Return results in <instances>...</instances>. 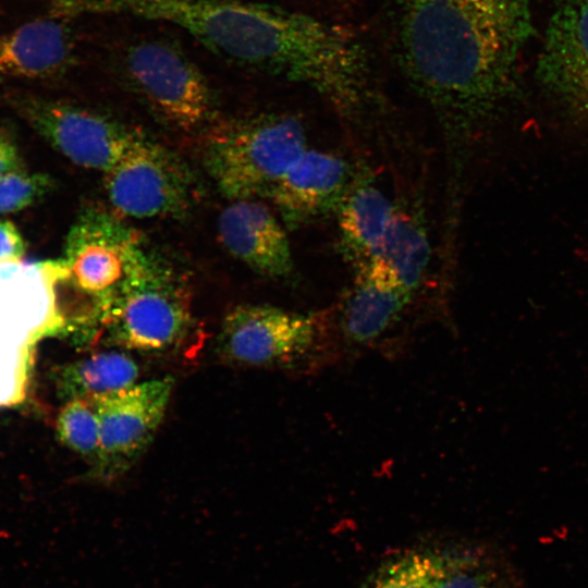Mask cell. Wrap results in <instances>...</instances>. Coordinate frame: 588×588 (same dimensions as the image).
Segmentation results:
<instances>
[{
	"label": "cell",
	"instance_id": "obj_1",
	"mask_svg": "<svg viewBox=\"0 0 588 588\" xmlns=\"http://www.w3.org/2000/svg\"><path fill=\"white\" fill-rule=\"evenodd\" d=\"M532 34L530 0H395L397 63L457 162L517 96Z\"/></svg>",
	"mask_w": 588,
	"mask_h": 588
},
{
	"label": "cell",
	"instance_id": "obj_2",
	"mask_svg": "<svg viewBox=\"0 0 588 588\" xmlns=\"http://www.w3.org/2000/svg\"><path fill=\"white\" fill-rule=\"evenodd\" d=\"M65 17L127 15L174 25L212 53L298 83L341 115L360 110L376 78L366 47L341 25L245 0H52Z\"/></svg>",
	"mask_w": 588,
	"mask_h": 588
},
{
	"label": "cell",
	"instance_id": "obj_3",
	"mask_svg": "<svg viewBox=\"0 0 588 588\" xmlns=\"http://www.w3.org/2000/svg\"><path fill=\"white\" fill-rule=\"evenodd\" d=\"M301 120L261 113L212 124L204 136L205 168L231 200L268 197L306 150Z\"/></svg>",
	"mask_w": 588,
	"mask_h": 588
},
{
	"label": "cell",
	"instance_id": "obj_4",
	"mask_svg": "<svg viewBox=\"0 0 588 588\" xmlns=\"http://www.w3.org/2000/svg\"><path fill=\"white\" fill-rule=\"evenodd\" d=\"M193 323L185 286L146 254L105 308L98 327L110 345L155 353L181 345Z\"/></svg>",
	"mask_w": 588,
	"mask_h": 588
},
{
	"label": "cell",
	"instance_id": "obj_5",
	"mask_svg": "<svg viewBox=\"0 0 588 588\" xmlns=\"http://www.w3.org/2000/svg\"><path fill=\"white\" fill-rule=\"evenodd\" d=\"M329 340L321 314L240 305L224 317L217 350L224 359L243 366L310 368L327 354Z\"/></svg>",
	"mask_w": 588,
	"mask_h": 588
},
{
	"label": "cell",
	"instance_id": "obj_6",
	"mask_svg": "<svg viewBox=\"0 0 588 588\" xmlns=\"http://www.w3.org/2000/svg\"><path fill=\"white\" fill-rule=\"evenodd\" d=\"M2 101L73 163L106 173L142 136L105 114L21 89L0 91Z\"/></svg>",
	"mask_w": 588,
	"mask_h": 588
},
{
	"label": "cell",
	"instance_id": "obj_7",
	"mask_svg": "<svg viewBox=\"0 0 588 588\" xmlns=\"http://www.w3.org/2000/svg\"><path fill=\"white\" fill-rule=\"evenodd\" d=\"M121 70L151 109L175 128L196 131L210 120V86L177 46L161 39L134 42L122 56Z\"/></svg>",
	"mask_w": 588,
	"mask_h": 588
},
{
	"label": "cell",
	"instance_id": "obj_8",
	"mask_svg": "<svg viewBox=\"0 0 588 588\" xmlns=\"http://www.w3.org/2000/svg\"><path fill=\"white\" fill-rule=\"evenodd\" d=\"M145 256L139 236L118 213L93 207L72 226L61 264L65 280L98 307L101 317Z\"/></svg>",
	"mask_w": 588,
	"mask_h": 588
},
{
	"label": "cell",
	"instance_id": "obj_9",
	"mask_svg": "<svg viewBox=\"0 0 588 588\" xmlns=\"http://www.w3.org/2000/svg\"><path fill=\"white\" fill-rule=\"evenodd\" d=\"M103 174L110 204L127 217L180 215L194 192L192 176L179 157L144 135Z\"/></svg>",
	"mask_w": 588,
	"mask_h": 588
},
{
	"label": "cell",
	"instance_id": "obj_10",
	"mask_svg": "<svg viewBox=\"0 0 588 588\" xmlns=\"http://www.w3.org/2000/svg\"><path fill=\"white\" fill-rule=\"evenodd\" d=\"M173 385L171 377L151 379L89 400L99 421L95 465L101 476L124 471L143 453L164 417Z\"/></svg>",
	"mask_w": 588,
	"mask_h": 588
},
{
	"label": "cell",
	"instance_id": "obj_11",
	"mask_svg": "<svg viewBox=\"0 0 588 588\" xmlns=\"http://www.w3.org/2000/svg\"><path fill=\"white\" fill-rule=\"evenodd\" d=\"M548 96L588 122V0H555L536 64Z\"/></svg>",
	"mask_w": 588,
	"mask_h": 588
},
{
	"label": "cell",
	"instance_id": "obj_12",
	"mask_svg": "<svg viewBox=\"0 0 588 588\" xmlns=\"http://www.w3.org/2000/svg\"><path fill=\"white\" fill-rule=\"evenodd\" d=\"M355 175L342 157L306 149L274 185L269 198L289 229L335 213Z\"/></svg>",
	"mask_w": 588,
	"mask_h": 588
},
{
	"label": "cell",
	"instance_id": "obj_13",
	"mask_svg": "<svg viewBox=\"0 0 588 588\" xmlns=\"http://www.w3.org/2000/svg\"><path fill=\"white\" fill-rule=\"evenodd\" d=\"M355 268V275L339 314L345 342L369 346L401 319L415 293L409 291L380 258Z\"/></svg>",
	"mask_w": 588,
	"mask_h": 588
},
{
	"label": "cell",
	"instance_id": "obj_14",
	"mask_svg": "<svg viewBox=\"0 0 588 588\" xmlns=\"http://www.w3.org/2000/svg\"><path fill=\"white\" fill-rule=\"evenodd\" d=\"M225 249L257 273L290 278L294 271L286 233L272 210L257 198L231 200L217 220Z\"/></svg>",
	"mask_w": 588,
	"mask_h": 588
},
{
	"label": "cell",
	"instance_id": "obj_15",
	"mask_svg": "<svg viewBox=\"0 0 588 588\" xmlns=\"http://www.w3.org/2000/svg\"><path fill=\"white\" fill-rule=\"evenodd\" d=\"M74 61V38L64 17L49 13L0 33V83L57 78Z\"/></svg>",
	"mask_w": 588,
	"mask_h": 588
},
{
	"label": "cell",
	"instance_id": "obj_16",
	"mask_svg": "<svg viewBox=\"0 0 588 588\" xmlns=\"http://www.w3.org/2000/svg\"><path fill=\"white\" fill-rule=\"evenodd\" d=\"M394 207L369 177L355 176L335 211L340 248L354 267L378 257Z\"/></svg>",
	"mask_w": 588,
	"mask_h": 588
},
{
	"label": "cell",
	"instance_id": "obj_17",
	"mask_svg": "<svg viewBox=\"0 0 588 588\" xmlns=\"http://www.w3.org/2000/svg\"><path fill=\"white\" fill-rule=\"evenodd\" d=\"M430 242L421 213L413 206L396 204L379 255L413 293L421 286L430 261Z\"/></svg>",
	"mask_w": 588,
	"mask_h": 588
},
{
	"label": "cell",
	"instance_id": "obj_18",
	"mask_svg": "<svg viewBox=\"0 0 588 588\" xmlns=\"http://www.w3.org/2000/svg\"><path fill=\"white\" fill-rule=\"evenodd\" d=\"M139 369L136 362L121 351L91 354L60 368L56 373L59 395L66 402L90 400L136 383Z\"/></svg>",
	"mask_w": 588,
	"mask_h": 588
},
{
	"label": "cell",
	"instance_id": "obj_19",
	"mask_svg": "<svg viewBox=\"0 0 588 588\" xmlns=\"http://www.w3.org/2000/svg\"><path fill=\"white\" fill-rule=\"evenodd\" d=\"M432 588H514L507 566L483 548L443 553Z\"/></svg>",
	"mask_w": 588,
	"mask_h": 588
},
{
	"label": "cell",
	"instance_id": "obj_20",
	"mask_svg": "<svg viewBox=\"0 0 588 588\" xmlns=\"http://www.w3.org/2000/svg\"><path fill=\"white\" fill-rule=\"evenodd\" d=\"M57 433L63 444L96 463L100 430L95 407L89 400L65 402L57 418Z\"/></svg>",
	"mask_w": 588,
	"mask_h": 588
},
{
	"label": "cell",
	"instance_id": "obj_21",
	"mask_svg": "<svg viewBox=\"0 0 588 588\" xmlns=\"http://www.w3.org/2000/svg\"><path fill=\"white\" fill-rule=\"evenodd\" d=\"M443 553H409L382 567L364 588H432Z\"/></svg>",
	"mask_w": 588,
	"mask_h": 588
},
{
	"label": "cell",
	"instance_id": "obj_22",
	"mask_svg": "<svg viewBox=\"0 0 588 588\" xmlns=\"http://www.w3.org/2000/svg\"><path fill=\"white\" fill-rule=\"evenodd\" d=\"M53 180L45 173L24 168L0 176V215L15 213L30 207L53 188Z\"/></svg>",
	"mask_w": 588,
	"mask_h": 588
},
{
	"label": "cell",
	"instance_id": "obj_23",
	"mask_svg": "<svg viewBox=\"0 0 588 588\" xmlns=\"http://www.w3.org/2000/svg\"><path fill=\"white\" fill-rule=\"evenodd\" d=\"M25 253L26 244L16 225L0 219V264L20 260Z\"/></svg>",
	"mask_w": 588,
	"mask_h": 588
},
{
	"label": "cell",
	"instance_id": "obj_24",
	"mask_svg": "<svg viewBox=\"0 0 588 588\" xmlns=\"http://www.w3.org/2000/svg\"><path fill=\"white\" fill-rule=\"evenodd\" d=\"M22 168L17 147L9 136L0 132V176Z\"/></svg>",
	"mask_w": 588,
	"mask_h": 588
}]
</instances>
